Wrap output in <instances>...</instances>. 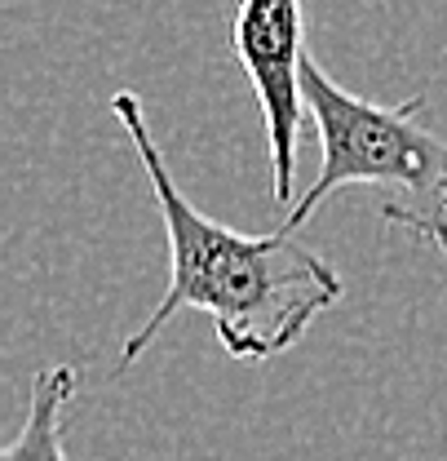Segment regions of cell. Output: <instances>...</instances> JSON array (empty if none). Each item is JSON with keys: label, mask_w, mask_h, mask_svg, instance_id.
<instances>
[{"label": "cell", "mask_w": 447, "mask_h": 461, "mask_svg": "<svg viewBox=\"0 0 447 461\" xmlns=\"http://www.w3.org/2000/svg\"><path fill=\"white\" fill-rule=\"evenodd\" d=\"M112 107L142 160V173L151 177L168 230V288L151 320L124 342L120 368H129L156 342L177 320V311H204L230 359L262 364L297 346L301 333L341 302V276L333 271V262L301 244L297 230L280 227L271 235H244L204 218L177 191V177L168 173L151 138L142 103L120 89Z\"/></svg>", "instance_id": "cell-1"}, {"label": "cell", "mask_w": 447, "mask_h": 461, "mask_svg": "<svg viewBox=\"0 0 447 461\" xmlns=\"http://www.w3.org/2000/svg\"><path fill=\"white\" fill-rule=\"evenodd\" d=\"M301 107L319 129L324 165H319V177L310 182V191L283 218V230L306 227V218L336 186L394 191L386 200V222L412 230V235L430 240L439 227H447V142L416 120V112L425 107V94H412L398 107L354 98L306 50Z\"/></svg>", "instance_id": "cell-2"}, {"label": "cell", "mask_w": 447, "mask_h": 461, "mask_svg": "<svg viewBox=\"0 0 447 461\" xmlns=\"http://www.w3.org/2000/svg\"><path fill=\"white\" fill-rule=\"evenodd\" d=\"M235 54L257 94L271 147V200L292 209L297 173V129H301V0H239L235 14Z\"/></svg>", "instance_id": "cell-3"}, {"label": "cell", "mask_w": 447, "mask_h": 461, "mask_svg": "<svg viewBox=\"0 0 447 461\" xmlns=\"http://www.w3.org/2000/svg\"><path fill=\"white\" fill-rule=\"evenodd\" d=\"M80 373L71 364H49L31 377V403L22 435L0 453V461H71L67 457V403L76 400Z\"/></svg>", "instance_id": "cell-4"}, {"label": "cell", "mask_w": 447, "mask_h": 461, "mask_svg": "<svg viewBox=\"0 0 447 461\" xmlns=\"http://www.w3.org/2000/svg\"><path fill=\"white\" fill-rule=\"evenodd\" d=\"M430 244H439V249H443V253H447V227H439V230H434V235H430Z\"/></svg>", "instance_id": "cell-5"}]
</instances>
